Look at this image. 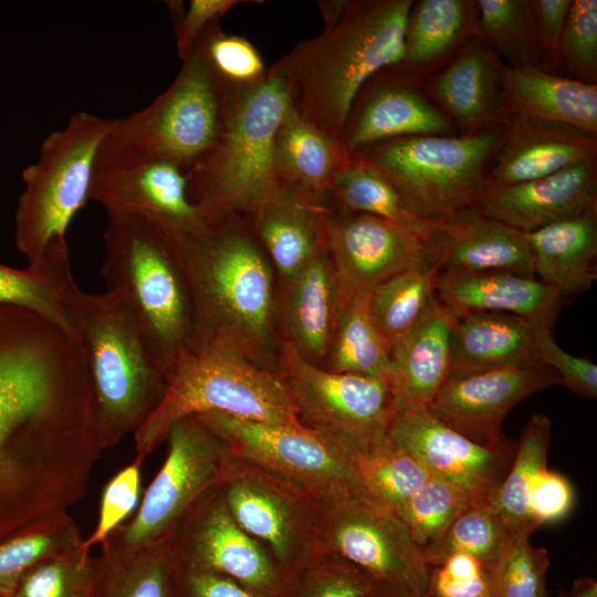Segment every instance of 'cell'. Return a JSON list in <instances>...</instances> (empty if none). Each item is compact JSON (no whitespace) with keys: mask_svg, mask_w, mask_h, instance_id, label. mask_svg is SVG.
Wrapping results in <instances>:
<instances>
[{"mask_svg":"<svg viewBox=\"0 0 597 597\" xmlns=\"http://www.w3.org/2000/svg\"><path fill=\"white\" fill-rule=\"evenodd\" d=\"M103 451L77 338L0 305V543L69 512Z\"/></svg>","mask_w":597,"mask_h":597,"instance_id":"cell-1","label":"cell"},{"mask_svg":"<svg viewBox=\"0 0 597 597\" xmlns=\"http://www.w3.org/2000/svg\"><path fill=\"white\" fill-rule=\"evenodd\" d=\"M163 232L191 294L196 347L218 344L279 373L273 268L248 220L232 213L201 216Z\"/></svg>","mask_w":597,"mask_h":597,"instance_id":"cell-2","label":"cell"},{"mask_svg":"<svg viewBox=\"0 0 597 597\" xmlns=\"http://www.w3.org/2000/svg\"><path fill=\"white\" fill-rule=\"evenodd\" d=\"M412 0L348 1L342 15L315 38L280 59L291 103L325 135L339 139L349 109L365 84L404 54Z\"/></svg>","mask_w":597,"mask_h":597,"instance_id":"cell-3","label":"cell"},{"mask_svg":"<svg viewBox=\"0 0 597 597\" xmlns=\"http://www.w3.org/2000/svg\"><path fill=\"white\" fill-rule=\"evenodd\" d=\"M291 105L280 62L256 86L227 96L221 129L207 153L187 171L190 201L201 216L251 217L280 185L274 139Z\"/></svg>","mask_w":597,"mask_h":597,"instance_id":"cell-4","label":"cell"},{"mask_svg":"<svg viewBox=\"0 0 597 597\" xmlns=\"http://www.w3.org/2000/svg\"><path fill=\"white\" fill-rule=\"evenodd\" d=\"M102 273L119 295L166 374L196 348V315L176 253L163 230L137 216H107Z\"/></svg>","mask_w":597,"mask_h":597,"instance_id":"cell-5","label":"cell"},{"mask_svg":"<svg viewBox=\"0 0 597 597\" xmlns=\"http://www.w3.org/2000/svg\"><path fill=\"white\" fill-rule=\"evenodd\" d=\"M74 335L85 359L104 450L134 436L160 404L166 374L118 294L82 293Z\"/></svg>","mask_w":597,"mask_h":597,"instance_id":"cell-6","label":"cell"},{"mask_svg":"<svg viewBox=\"0 0 597 597\" xmlns=\"http://www.w3.org/2000/svg\"><path fill=\"white\" fill-rule=\"evenodd\" d=\"M208 412L268 425H304L280 373L224 346L202 344L182 354L167 374L160 404L133 436L135 459L144 462L178 420Z\"/></svg>","mask_w":597,"mask_h":597,"instance_id":"cell-7","label":"cell"},{"mask_svg":"<svg viewBox=\"0 0 597 597\" xmlns=\"http://www.w3.org/2000/svg\"><path fill=\"white\" fill-rule=\"evenodd\" d=\"M503 139L494 129L459 137L408 136L376 144L354 156L379 170L415 216L451 223L476 210L489 188L486 167Z\"/></svg>","mask_w":597,"mask_h":597,"instance_id":"cell-8","label":"cell"},{"mask_svg":"<svg viewBox=\"0 0 597 597\" xmlns=\"http://www.w3.org/2000/svg\"><path fill=\"white\" fill-rule=\"evenodd\" d=\"M227 95L192 50L168 88L148 106L115 118L95 169L167 161L187 172L212 146Z\"/></svg>","mask_w":597,"mask_h":597,"instance_id":"cell-9","label":"cell"},{"mask_svg":"<svg viewBox=\"0 0 597 597\" xmlns=\"http://www.w3.org/2000/svg\"><path fill=\"white\" fill-rule=\"evenodd\" d=\"M114 119L88 112L46 135L38 159L22 170L23 191L14 214V242L32 265L67 229L90 200L100 147Z\"/></svg>","mask_w":597,"mask_h":597,"instance_id":"cell-10","label":"cell"},{"mask_svg":"<svg viewBox=\"0 0 597 597\" xmlns=\"http://www.w3.org/2000/svg\"><path fill=\"white\" fill-rule=\"evenodd\" d=\"M168 451L132 517L102 544L105 557H121L167 543L211 492L222 485L230 454L196 417L168 430Z\"/></svg>","mask_w":597,"mask_h":597,"instance_id":"cell-11","label":"cell"},{"mask_svg":"<svg viewBox=\"0 0 597 597\" xmlns=\"http://www.w3.org/2000/svg\"><path fill=\"white\" fill-rule=\"evenodd\" d=\"M228 453L311 500L358 491L353 449L303 426H276L220 412L196 416Z\"/></svg>","mask_w":597,"mask_h":597,"instance_id":"cell-12","label":"cell"},{"mask_svg":"<svg viewBox=\"0 0 597 597\" xmlns=\"http://www.w3.org/2000/svg\"><path fill=\"white\" fill-rule=\"evenodd\" d=\"M315 543L376 582L425 597L429 566L397 515L358 491L312 500Z\"/></svg>","mask_w":597,"mask_h":597,"instance_id":"cell-13","label":"cell"},{"mask_svg":"<svg viewBox=\"0 0 597 597\" xmlns=\"http://www.w3.org/2000/svg\"><path fill=\"white\" fill-rule=\"evenodd\" d=\"M279 373L305 426L355 450L387 438L398 412L387 380L328 370L307 362L284 342Z\"/></svg>","mask_w":597,"mask_h":597,"instance_id":"cell-14","label":"cell"},{"mask_svg":"<svg viewBox=\"0 0 597 597\" xmlns=\"http://www.w3.org/2000/svg\"><path fill=\"white\" fill-rule=\"evenodd\" d=\"M444 233L429 237L378 217L333 208L324 221V239L336 276L337 312L350 297L371 292L397 274L438 264Z\"/></svg>","mask_w":597,"mask_h":597,"instance_id":"cell-15","label":"cell"},{"mask_svg":"<svg viewBox=\"0 0 597 597\" xmlns=\"http://www.w3.org/2000/svg\"><path fill=\"white\" fill-rule=\"evenodd\" d=\"M387 437L429 471L471 501L490 500L505 478L517 440L499 446L478 444L449 428L428 409L399 410Z\"/></svg>","mask_w":597,"mask_h":597,"instance_id":"cell-16","label":"cell"},{"mask_svg":"<svg viewBox=\"0 0 597 597\" xmlns=\"http://www.w3.org/2000/svg\"><path fill=\"white\" fill-rule=\"evenodd\" d=\"M559 385L558 375L543 364L451 373L429 407L439 421L481 446L507 439L502 423L521 400Z\"/></svg>","mask_w":597,"mask_h":597,"instance_id":"cell-17","label":"cell"},{"mask_svg":"<svg viewBox=\"0 0 597 597\" xmlns=\"http://www.w3.org/2000/svg\"><path fill=\"white\" fill-rule=\"evenodd\" d=\"M220 488L196 506L168 541L175 565L268 588L275 578L271 561L233 520Z\"/></svg>","mask_w":597,"mask_h":597,"instance_id":"cell-18","label":"cell"},{"mask_svg":"<svg viewBox=\"0 0 597 597\" xmlns=\"http://www.w3.org/2000/svg\"><path fill=\"white\" fill-rule=\"evenodd\" d=\"M90 200L107 216L142 217L163 230L187 227L201 217L189 199L185 172L167 161L95 169Z\"/></svg>","mask_w":597,"mask_h":597,"instance_id":"cell-19","label":"cell"},{"mask_svg":"<svg viewBox=\"0 0 597 597\" xmlns=\"http://www.w3.org/2000/svg\"><path fill=\"white\" fill-rule=\"evenodd\" d=\"M282 484L258 471L234 474L230 463L221 491L237 524L268 545L279 561L289 562L313 547L315 536L312 514L295 501V490Z\"/></svg>","mask_w":597,"mask_h":597,"instance_id":"cell-20","label":"cell"},{"mask_svg":"<svg viewBox=\"0 0 597 597\" xmlns=\"http://www.w3.org/2000/svg\"><path fill=\"white\" fill-rule=\"evenodd\" d=\"M596 160L547 177L491 187L476 210L525 233L596 210Z\"/></svg>","mask_w":597,"mask_h":597,"instance_id":"cell-21","label":"cell"},{"mask_svg":"<svg viewBox=\"0 0 597 597\" xmlns=\"http://www.w3.org/2000/svg\"><path fill=\"white\" fill-rule=\"evenodd\" d=\"M321 197L281 182L266 201L245 218L284 289L305 266L324 238L333 209Z\"/></svg>","mask_w":597,"mask_h":597,"instance_id":"cell-22","label":"cell"},{"mask_svg":"<svg viewBox=\"0 0 597 597\" xmlns=\"http://www.w3.org/2000/svg\"><path fill=\"white\" fill-rule=\"evenodd\" d=\"M355 98L341 137L354 155L400 137L449 135V117L413 86L399 80L379 81Z\"/></svg>","mask_w":597,"mask_h":597,"instance_id":"cell-23","label":"cell"},{"mask_svg":"<svg viewBox=\"0 0 597 597\" xmlns=\"http://www.w3.org/2000/svg\"><path fill=\"white\" fill-rule=\"evenodd\" d=\"M596 135L570 126L517 116L489 174V188L543 178L595 160Z\"/></svg>","mask_w":597,"mask_h":597,"instance_id":"cell-24","label":"cell"},{"mask_svg":"<svg viewBox=\"0 0 597 597\" xmlns=\"http://www.w3.org/2000/svg\"><path fill=\"white\" fill-rule=\"evenodd\" d=\"M457 317L437 298L390 349L387 378L399 410L427 409L451 373V337Z\"/></svg>","mask_w":597,"mask_h":597,"instance_id":"cell-25","label":"cell"},{"mask_svg":"<svg viewBox=\"0 0 597 597\" xmlns=\"http://www.w3.org/2000/svg\"><path fill=\"white\" fill-rule=\"evenodd\" d=\"M436 296L457 317L498 312L551 326L565 304L557 291L538 279L509 272L438 273Z\"/></svg>","mask_w":597,"mask_h":597,"instance_id":"cell-26","label":"cell"},{"mask_svg":"<svg viewBox=\"0 0 597 597\" xmlns=\"http://www.w3.org/2000/svg\"><path fill=\"white\" fill-rule=\"evenodd\" d=\"M337 315V285L325 239L283 289L277 320L283 342L307 362L323 366Z\"/></svg>","mask_w":597,"mask_h":597,"instance_id":"cell-27","label":"cell"},{"mask_svg":"<svg viewBox=\"0 0 597 597\" xmlns=\"http://www.w3.org/2000/svg\"><path fill=\"white\" fill-rule=\"evenodd\" d=\"M443 272H509L536 277L527 233L478 210L451 222L438 259Z\"/></svg>","mask_w":597,"mask_h":597,"instance_id":"cell-28","label":"cell"},{"mask_svg":"<svg viewBox=\"0 0 597 597\" xmlns=\"http://www.w3.org/2000/svg\"><path fill=\"white\" fill-rule=\"evenodd\" d=\"M596 210L527 233L536 279L567 300L589 290L597 280Z\"/></svg>","mask_w":597,"mask_h":597,"instance_id":"cell-29","label":"cell"},{"mask_svg":"<svg viewBox=\"0 0 597 597\" xmlns=\"http://www.w3.org/2000/svg\"><path fill=\"white\" fill-rule=\"evenodd\" d=\"M82 293L72 273L66 240L53 241L25 269L0 263V305L32 312L72 335Z\"/></svg>","mask_w":597,"mask_h":597,"instance_id":"cell-30","label":"cell"},{"mask_svg":"<svg viewBox=\"0 0 597 597\" xmlns=\"http://www.w3.org/2000/svg\"><path fill=\"white\" fill-rule=\"evenodd\" d=\"M534 327L535 323L509 313L458 316L451 337V373L541 364Z\"/></svg>","mask_w":597,"mask_h":597,"instance_id":"cell-31","label":"cell"},{"mask_svg":"<svg viewBox=\"0 0 597 597\" xmlns=\"http://www.w3.org/2000/svg\"><path fill=\"white\" fill-rule=\"evenodd\" d=\"M506 103L520 115L597 132V86L553 75L538 66L525 65L502 71Z\"/></svg>","mask_w":597,"mask_h":597,"instance_id":"cell-32","label":"cell"},{"mask_svg":"<svg viewBox=\"0 0 597 597\" xmlns=\"http://www.w3.org/2000/svg\"><path fill=\"white\" fill-rule=\"evenodd\" d=\"M352 160L353 155L342 140L303 119L291 103L274 139V165L281 182L326 197Z\"/></svg>","mask_w":597,"mask_h":597,"instance_id":"cell-33","label":"cell"},{"mask_svg":"<svg viewBox=\"0 0 597 597\" xmlns=\"http://www.w3.org/2000/svg\"><path fill=\"white\" fill-rule=\"evenodd\" d=\"M432 95L442 109L468 126L498 121L507 104L502 72L478 42L467 46L436 77Z\"/></svg>","mask_w":597,"mask_h":597,"instance_id":"cell-34","label":"cell"},{"mask_svg":"<svg viewBox=\"0 0 597 597\" xmlns=\"http://www.w3.org/2000/svg\"><path fill=\"white\" fill-rule=\"evenodd\" d=\"M475 6L464 0L413 1L405 28L402 60L395 67L422 71L446 56L467 35Z\"/></svg>","mask_w":597,"mask_h":597,"instance_id":"cell-35","label":"cell"},{"mask_svg":"<svg viewBox=\"0 0 597 597\" xmlns=\"http://www.w3.org/2000/svg\"><path fill=\"white\" fill-rule=\"evenodd\" d=\"M369 296L370 292L357 294L339 307L322 367L387 380L390 348L371 320Z\"/></svg>","mask_w":597,"mask_h":597,"instance_id":"cell-36","label":"cell"},{"mask_svg":"<svg viewBox=\"0 0 597 597\" xmlns=\"http://www.w3.org/2000/svg\"><path fill=\"white\" fill-rule=\"evenodd\" d=\"M338 208L378 217L429 237L441 235L450 223L431 222L415 216L395 186L374 166L353 155V160L328 191Z\"/></svg>","mask_w":597,"mask_h":597,"instance_id":"cell-37","label":"cell"},{"mask_svg":"<svg viewBox=\"0 0 597 597\" xmlns=\"http://www.w3.org/2000/svg\"><path fill=\"white\" fill-rule=\"evenodd\" d=\"M552 423L535 413L524 425L512 464L490 501L512 533L531 535L537 527L530 511V493L536 475L547 468Z\"/></svg>","mask_w":597,"mask_h":597,"instance_id":"cell-38","label":"cell"},{"mask_svg":"<svg viewBox=\"0 0 597 597\" xmlns=\"http://www.w3.org/2000/svg\"><path fill=\"white\" fill-rule=\"evenodd\" d=\"M352 451L359 492L392 512L431 476L420 461L388 437Z\"/></svg>","mask_w":597,"mask_h":597,"instance_id":"cell-39","label":"cell"},{"mask_svg":"<svg viewBox=\"0 0 597 597\" xmlns=\"http://www.w3.org/2000/svg\"><path fill=\"white\" fill-rule=\"evenodd\" d=\"M438 264L397 274L376 286L369 313L391 349L423 316L436 298Z\"/></svg>","mask_w":597,"mask_h":597,"instance_id":"cell-40","label":"cell"},{"mask_svg":"<svg viewBox=\"0 0 597 597\" xmlns=\"http://www.w3.org/2000/svg\"><path fill=\"white\" fill-rule=\"evenodd\" d=\"M512 534L490 500L472 501L422 555L432 567L451 554H468L490 570Z\"/></svg>","mask_w":597,"mask_h":597,"instance_id":"cell-41","label":"cell"},{"mask_svg":"<svg viewBox=\"0 0 597 597\" xmlns=\"http://www.w3.org/2000/svg\"><path fill=\"white\" fill-rule=\"evenodd\" d=\"M75 520L63 512L0 543V597H11L22 576L36 564L83 544Z\"/></svg>","mask_w":597,"mask_h":597,"instance_id":"cell-42","label":"cell"},{"mask_svg":"<svg viewBox=\"0 0 597 597\" xmlns=\"http://www.w3.org/2000/svg\"><path fill=\"white\" fill-rule=\"evenodd\" d=\"M103 573L102 555L94 556L82 544L33 566L11 597H98Z\"/></svg>","mask_w":597,"mask_h":597,"instance_id":"cell-43","label":"cell"},{"mask_svg":"<svg viewBox=\"0 0 597 597\" xmlns=\"http://www.w3.org/2000/svg\"><path fill=\"white\" fill-rule=\"evenodd\" d=\"M102 557L98 597H172L175 562L168 542L126 556Z\"/></svg>","mask_w":597,"mask_h":597,"instance_id":"cell-44","label":"cell"},{"mask_svg":"<svg viewBox=\"0 0 597 597\" xmlns=\"http://www.w3.org/2000/svg\"><path fill=\"white\" fill-rule=\"evenodd\" d=\"M220 20L211 23L193 45L227 96L250 90L261 83L269 67L245 38L227 33Z\"/></svg>","mask_w":597,"mask_h":597,"instance_id":"cell-45","label":"cell"},{"mask_svg":"<svg viewBox=\"0 0 597 597\" xmlns=\"http://www.w3.org/2000/svg\"><path fill=\"white\" fill-rule=\"evenodd\" d=\"M476 13L485 39L516 66H536L543 46L530 1L479 0Z\"/></svg>","mask_w":597,"mask_h":597,"instance_id":"cell-46","label":"cell"},{"mask_svg":"<svg viewBox=\"0 0 597 597\" xmlns=\"http://www.w3.org/2000/svg\"><path fill=\"white\" fill-rule=\"evenodd\" d=\"M470 502L472 501L453 485L430 476L394 513L422 552Z\"/></svg>","mask_w":597,"mask_h":597,"instance_id":"cell-47","label":"cell"},{"mask_svg":"<svg viewBox=\"0 0 597 597\" xmlns=\"http://www.w3.org/2000/svg\"><path fill=\"white\" fill-rule=\"evenodd\" d=\"M528 537L513 533L489 570L495 597H548V553L534 546Z\"/></svg>","mask_w":597,"mask_h":597,"instance_id":"cell-48","label":"cell"},{"mask_svg":"<svg viewBox=\"0 0 597 597\" xmlns=\"http://www.w3.org/2000/svg\"><path fill=\"white\" fill-rule=\"evenodd\" d=\"M142 464L134 459L107 481L102 491L95 527L84 538V548L92 551L95 545L104 544L135 513L140 502Z\"/></svg>","mask_w":597,"mask_h":597,"instance_id":"cell-49","label":"cell"},{"mask_svg":"<svg viewBox=\"0 0 597 597\" xmlns=\"http://www.w3.org/2000/svg\"><path fill=\"white\" fill-rule=\"evenodd\" d=\"M425 597H495L490 572L473 556H447L429 568Z\"/></svg>","mask_w":597,"mask_h":597,"instance_id":"cell-50","label":"cell"},{"mask_svg":"<svg viewBox=\"0 0 597 597\" xmlns=\"http://www.w3.org/2000/svg\"><path fill=\"white\" fill-rule=\"evenodd\" d=\"M558 50L566 63L588 77L597 70V1L572 0Z\"/></svg>","mask_w":597,"mask_h":597,"instance_id":"cell-51","label":"cell"},{"mask_svg":"<svg viewBox=\"0 0 597 597\" xmlns=\"http://www.w3.org/2000/svg\"><path fill=\"white\" fill-rule=\"evenodd\" d=\"M534 343L537 360L558 375L561 386L582 398H597L596 364L589 358L577 357L564 350L555 342L548 324H535Z\"/></svg>","mask_w":597,"mask_h":597,"instance_id":"cell-52","label":"cell"},{"mask_svg":"<svg viewBox=\"0 0 597 597\" xmlns=\"http://www.w3.org/2000/svg\"><path fill=\"white\" fill-rule=\"evenodd\" d=\"M244 0H191L182 9L180 2L169 4L172 15L177 52L181 61L188 57L201 33Z\"/></svg>","mask_w":597,"mask_h":597,"instance_id":"cell-53","label":"cell"},{"mask_svg":"<svg viewBox=\"0 0 597 597\" xmlns=\"http://www.w3.org/2000/svg\"><path fill=\"white\" fill-rule=\"evenodd\" d=\"M574 489L558 472L543 469L535 478L530 493L528 511L534 525L564 519L574 505Z\"/></svg>","mask_w":597,"mask_h":597,"instance_id":"cell-54","label":"cell"},{"mask_svg":"<svg viewBox=\"0 0 597 597\" xmlns=\"http://www.w3.org/2000/svg\"><path fill=\"white\" fill-rule=\"evenodd\" d=\"M174 579L186 597H253L232 579L207 570L175 565Z\"/></svg>","mask_w":597,"mask_h":597,"instance_id":"cell-55","label":"cell"},{"mask_svg":"<svg viewBox=\"0 0 597 597\" xmlns=\"http://www.w3.org/2000/svg\"><path fill=\"white\" fill-rule=\"evenodd\" d=\"M320 582L311 597H371L376 580L357 567L342 561Z\"/></svg>","mask_w":597,"mask_h":597,"instance_id":"cell-56","label":"cell"},{"mask_svg":"<svg viewBox=\"0 0 597 597\" xmlns=\"http://www.w3.org/2000/svg\"><path fill=\"white\" fill-rule=\"evenodd\" d=\"M570 3L572 0L530 1L536 31L543 46L558 50Z\"/></svg>","mask_w":597,"mask_h":597,"instance_id":"cell-57","label":"cell"},{"mask_svg":"<svg viewBox=\"0 0 597 597\" xmlns=\"http://www.w3.org/2000/svg\"><path fill=\"white\" fill-rule=\"evenodd\" d=\"M561 597H597V582L588 576L579 577Z\"/></svg>","mask_w":597,"mask_h":597,"instance_id":"cell-58","label":"cell"},{"mask_svg":"<svg viewBox=\"0 0 597 597\" xmlns=\"http://www.w3.org/2000/svg\"><path fill=\"white\" fill-rule=\"evenodd\" d=\"M371 597H423L415 590L383 582H376Z\"/></svg>","mask_w":597,"mask_h":597,"instance_id":"cell-59","label":"cell"}]
</instances>
